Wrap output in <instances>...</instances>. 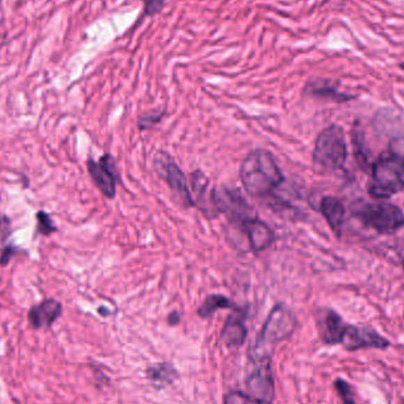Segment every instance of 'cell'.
I'll list each match as a JSON object with an SVG mask.
<instances>
[{"label": "cell", "mask_w": 404, "mask_h": 404, "mask_svg": "<svg viewBox=\"0 0 404 404\" xmlns=\"http://www.w3.org/2000/svg\"><path fill=\"white\" fill-rule=\"evenodd\" d=\"M346 327L348 324L343 320L342 317L337 312H334V310H327L319 322V331H320L323 342L329 345L342 344Z\"/></svg>", "instance_id": "15"}, {"label": "cell", "mask_w": 404, "mask_h": 404, "mask_svg": "<svg viewBox=\"0 0 404 404\" xmlns=\"http://www.w3.org/2000/svg\"><path fill=\"white\" fill-rule=\"evenodd\" d=\"M166 111L164 110H153V111H148L139 117L137 125L140 130H148V129L154 128L156 125H159L160 122L162 121Z\"/></svg>", "instance_id": "23"}, {"label": "cell", "mask_w": 404, "mask_h": 404, "mask_svg": "<svg viewBox=\"0 0 404 404\" xmlns=\"http://www.w3.org/2000/svg\"><path fill=\"white\" fill-rule=\"evenodd\" d=\"M295 327L297 317L295 312L286 304H276L261 327L257 341L249 352L251 361L271 359L277 344L290 339L295 332Z\"/></svg>", "instance_id": "2"}, {"label": "cell", "mask_w": 404, "mask_h": 404, "mask_svg": "<svg viewBox=\"0 0 404 404\" xmlns=\"http://www.w3.org/2000/svg\"><path fill=\"white\" fill-rule=\"evenodd\" d=\"M304 95L310 98L336 102V103H344L355 98V96H351L349 93H342L339 89V86L330 79H323V78L313 79L307 83L304 88Z\"/></svg>", "instance_id": "14"}, {"label": "cell", "mask_w": 404, "mask_h": 404, "mask_svg": "<svg viewBox=\"0 0 404 404\" xmlns=\"http://www.w3.org/2000/svg\"><path fill=\"white\" fill-rule=\"evenodd\" d=\"M220 309H237V306L225 295H210L199 307L198 315L203 319L210 318Z\"/></svg>", "instance_id": "19"}, {"label": "cell", "mask_w": 404, "mask_h": 404, "mask_svg": "<svg viewBox=\"0 0 404 404\" xmlns=\"http://www.w3.org/2000/svg\"><path fill=\"white\" fill-rule=\"evenodd\" d=\"M351 210L359 222L378 233H394L404 226L403 212L389 202L359 200L352 203Z\"/></svg>", "instance_id": "5"}, {"label": "cell", "mask_w": 404, "mask_h": 404, "mask_svg": "<svg viewBox=\"0 0 404 404\" xmlns=\"http://www.w3.org/2000/svg\"><path fill=\"white\" fill-rule=\"evenodd\" d=\"M320 212L337 237L342 235L345 222L346 210L343 202L336 196H324L320 201Z\"/></svg>", "instance_id": "16"}, {"label": "cell", "mask_w": 404, "mask_h": 404, "mask_svg": "<svg viewBox=\"0 0 404 404\" xmlns=\"http://www.w3.org/2000/svg\"><path fill=\"white\" fill-rule=\"evenodd\" d=\"M191 183L192 189H193V193H194L195 198H196L195 206H198L203 213L206 214L208 218H210V210H208V205H207L206 202L207 189H208L210 181L207 179L206 175L200 171L192 173Z\"/></svg>", "instance_id": "18"}, {"label": "cell", "mask_w": 404, "mask_h": 404, "mask_svg": "<svg viewBox=\"0 0 404 404\" xmlns=\"http://www.w3.org/2000/svg\"><path fill=\"white\" fill-rule=\"evenodd\" d=\"M180 320H181V316H180V313L178 311H173L171 315L168 316V323H169L171 325H176V324H179Z\"/></svg>", "instance_id": "29"}, {"label": "cell", "mask_w": 404, "mask_h": 404, "mask_svg": "<svg viewBox=\"0 0 404 404\" xmlns=\"http://www.w3.org/2000/svg\"><path fill=\"white\" fill-rule=\"evenodd\" d=\"M403 268H404V259H403Z\"/></svg>", "instance_id": "32"}, {"label": "cell", "mask_w": 404, "mask_h": 404, "mask_svg": "<svg viewBox=\"0 0 404 404\" xmlns=\"http://www.w3.org/2000/svg\"><path fill=\"white\" fill-rule=\"evenodd\" d=\"M242 186L254 198H267L285 181L283 171L272 153L256 149L249 153L240 166Z\"/></svg>", "instance_id": "1"}, {"label": "cell", "mask_w": 404, "mask_h": 404, "mask_svg": "<svg viewBox=\"0 0 404 404\" xmlns=\"http://www.w3.org/2000/svg\"><path fill=\"white\" fill-rule=\"evenodd\" d=\"M388 152L404 159V135L403 137H395L393 140L390 141Z\"/></svg>", "instance_id": "26"}, {"label": "cell", "mask_w": 404, "mask_h": 404, "mask_svg": "<svg viewBox=\"0 0 404 404\" xmlns=\"http://www.w3.org/2000/svg\"><path fill=\"white\" fill-rule=\"evenodd\" d=\"M224 404H272V402L258 400L249 394L234 390V391L226 394L225 397H224Z\"/></svg>", "instance_id": "22"}, {"label": "cell", "mask_w": 404, "mask_h": 404, "mask_svg": "<svg viewBox=\"0 0 404 404\" xmlns=\"http://www.w3.org/2000/svg\"><path fill=\"white\" fill-rule=\"evenodd\" d=\"M144 4L146 16L152 17L157 15L166 4V0H142Z\"/></svg>", "instance_id": "25"}, {"label": "cell", "mask_w": 404, "mask_h": 404, "mask_svg": "<svg viewBox=\"0 0 404 404\" xmlns=\"http://www.w3.org/2000/svg\"><path fill=\"white\" fill-rule=\"evenodd\" d=\"M404 189V159L383 153L371 166L369 194L377 200H385Z\"/></svg>", "instance_id": "4"}, {"label": "cell", "mask_w": 404, "mask_h": 404, "mask_svg": "<svg viewBox=\"0 0 404 404\" xmlns=\"http://www.w3.org/2000/svg\"><path fill=\"white\" fill-rule=\"evenodd\" d=\"M237 230L247 238L249 249L254 253L263 252L265 249H267L276 240L274 232L266 222L261 220L259 217L251 219Z\"/></svg>", "instance_id": "11"}, {"label": "cell", "mask_w": 404, "mask_h": 404, "mask_svg": "<svg viewBox=\"0 0 404 404\" xmlns=\"http://www.w3.org/2000/svg\"><path fill=\"white\" fill-rule=\"evenodd\" d=\"M252 368L247 377L249 395L258 400L272 402L274 398V378H273L271 359L251 361Z\"/></svg>", "instance_id": "9"}, {"label": "cell", "mask_w": 404, "mask_h": 404, "mask_svg": "<svg viewBox=\"0 0 404 404\" xmlns=\"http://www.w3.org/2000/svg\"><path fill=\"white\" fill-rule=\"evenodd\" d=\"M86 168L93 185L98 187L102 194L105 198H115L116 185L121 182V178L113 156L104 154L98 160V162L93 159H88Z\"/></svg>", "instance_id": "8"}, {"label": "cell", "mask_w": 404, "mask_h": 404, "mask_svg": "<svg viewBox=\"0 0 404 404\" xmlns=\"http://www.w3.org/2000/svg\"><path fill=\"white\" fill-rule=\"evenodd\" d=\"M352 144H354L355 156H356L358 164L366 169L368 164H369L368 150H366V142H364V137H363V132L358 127H355L354 132H352Z\"/></svg>", "instance_id": "20"}, {"label": "cell", "mask_w": 404, "mask_h": 404, "mask_svg": "<svg viewBox=\"0 0 404 404\" xmlns=\"http://www.w3.org/2000/svg\"><path fill=\"white\" fill-rule=\"evenodd\" d=\"M17 252H18V247L15 245H8L5 247L3 251H1V254H0V266H8V263L12 261V258L16 256Z\"/></svg>", "instance_id": "27"}, {"label": "cell", "mask_w": 404, "mask_h": 404, "mask_svg": "<svg viewBox=\"0 0 404 404\" xmlns=\"http://www.w3.org/2000/svg\"><path fill=\"white\" fill-rule=\"evenodd\" d=\"M334 389L337 390V393H339L343 403L356 404V401H355L354 397V390H352V387L348 382L344 381L342 378H337L334 381Z\"/></svg>", "instance_id": "24"}, {"label": "cell", "mask_w": 404, "mask_h": 404, "mask_svg": "<svg viewBox=\"0 0 404 404\" xmlns=\"http://www.w3.org/2000/svg\"><path fill=\"white\" fill-rule=\"evenodd\" d=\"M11 234V220L6 215L0 218V242H5Z\"/></svg>", "instance_id": "28"}, {"label": "cell", "mask_w": 404, "mask_h": 404, "mask_svg": "<svg viewBox=\"0 0 404 404\" xmlns=\"http://www.w3.org/2000/svg\"><path fill=\"white\" fill-rule=\"evenodd\" d=\"M147 378L152 382L155 388H166L173 384L179 376L174 366L169 363H157L155 366H149L146 371Z\"/></svg>", "instance_id": "17"}, {"label": "cell", "mask_w": 404, "mask_h": 404, "mask_svg": "<svg viewBox=\"0 0 404 404\" xmlns=\"http://www.w3.org/2000/svg\"><path fill=\"white\" fill-rule=\"evenodd\" d=\"M63 315V305L54 298L44 300L29 310L28 320L36 330L49 329Z\"/></svg>", "instance_id": "12"}, {"label": "cell", "mask_w": 404, "mask_h": 404, "mask_svg": "<svg viewBox=\"0 0 404 404\" xmlns=\"http://www.w3.org/2000/svg\"><path fill=\"white\" fill-rule=\"evenodd\" d=\"M342 345L350 351L364 348L384 350L390 345V343L371 327H355L348 324L345 334L343 337Z\"/></svg>", "instance_id": "10"}, {"label": "cell", "mask_w": 404, "mask_h": 404, "mask_svg": "<svg viewBox=\"0 0 404 404\" xmlns=\"http://www.w3.org/2000/svg\"><path fill=\"white\" fill-rule=\"evenodd\" d=\"M212 203L217 214L222 213L233 228H239L258 214L240 192L227 186L215 187L212 191Z\"/></svg>", "instance_id": "6"}, {"label": "cell", "mask_w": 404, "mask_h": 404, "mask_svg": "<svg viewBox=\"0 0 404 404\" xmlns=\"http://www.w3.org/2000/svg\"><path fill=\"white\" fill-rule=\"evenodd\" d=\"M36 219H37L36 232L39 235L49 237L51 234L57 232V226L55 225V222H52V219H51L50 215L47 212L39 210L37 215H36Z\"/></svg>", "instance_id": "21"}, {"label": "cell", "mask_w": 404, "mask_h": 404, "mask_svg": "<svg viewBox=\"0 0 404 404\" xmlns=\"http://www.w3.org/2000/svg\"><path fill=\"white\" fill-rule=\"evenodd\" d=\"M400 68L404 71V62L400 63Z\"/></svg>", "instance_id": "31"}, {"label": "cell", "mask_w": 404, "mask_h": 404, "mask_svg": "<svg viewBox=\"0 0 404 404\" xmlns=\"http://www.w3.org/2000/svg\"><path fill=\"white\" fill-rule=\"evenodd\" d=\"M154 169L167 186L171 188L175 199L180 202L183 208H191L195 206V200L193 199L189 187L187 183L186 176L173 159V156L166 150H157L154 155Z\"/></svg>", "instance_id": "7"}, {"label": "cell", "mask_w": 404, "mask_h": 404, "mask_svg": "<svg viewBox=\"0 0 404 404\" xmlns=\"http://www.w3.org/2000/svg\"><path fill=\"white\" fill-rule=\"evenodd\" d=\"M5 44H6V35L0 33V49L4 47Z\"/></svg>", "instance_id": "30"}, {"label": "cell", "mask_w": 404, "mask_h": 404, "mask_svg": "<svg viewBox=\"0 0 404 404\" xmlns=\"http://www.w3.org/2000/svg\"><path fill=\"white\" fill-rule=\"evenodd\" d=\"M245 318L246 312L237 307L226 320L222 331V339L228 348H238L245 343L249 334L245 325Z\"/></svg>", "instance_id": "13"}, {"label": "cell", "mask_w": 404, "mask_h": 404, "mask_svg": "<svg viewBox=\"0 0 404 404\" xmlns=\"http://www.w3.org/2000/svg\"><path fill=\"white\" fill-rule=\"evenodd\" d=\"M348 157L345 134L342 127L330 125L319 132L313 149V167L319 174H331L344 167Z\"/></svg>", "instance_id": "3"}]
</instances>
